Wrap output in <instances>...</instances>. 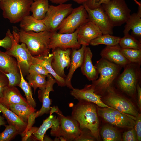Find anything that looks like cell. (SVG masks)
I'll list each match as a JSON object with an SVG mask.
<instances>
[{
  "instance_id": "cell-1",
  "label": "cell",
  "mask_w": 141,
  "mask_h": 141,
  "mask_svg": "<svg viewBox=\"0 0 141 141\" xmlns=\"http://www.w3.org/2000/svg\"><path fill=\"white\" fill-rule=\"evenodd\" d=\"M13 27V34L16 42L24 43L30 53L34 57L48 55L50 53L49 46L51 32L47 30L37 33L25 31Z\"/></svg>"
},
{
  "instance_id": "cell-2",
  "label": "cell",
  "mask_w": 141,
  "mask_h": 141,
  "mask_svg": "<svg viewBox=\"0 0 141 141\" xmlns=\"http://www.w3.org/2000/svg\"><path fill=\"white\" fill-rule=\"evenodd\" d=\"M78 123L81 129H89L97 140L100 138L99 121L96 106L91 102L79 101L72 107L71 116Z\"/></svg>"
},
{
  "instance_id": "cell-3",
  "label": "cell",
  "mask_w": 141,
  "mask_h": 141,
  "mask_svg": "<svg viewBox=\"0 0 141 141\" xmlns=\"http://www.w3.org/2000/svg\"><path fill=\"white\" fill-rule=\"evenodd\" d=\"M95 66L99 77L92 81L91 85L95 93L103 94L116 80L122 67L102 58L96 62Z\"/></svg>"
},
{
  "instance_id": "cell-4",
  "label": "cell",
  "mask_w": 141,
  "mask_h": 141,
  "mask_svg": "<svg viewBox=\"0 0 141 141\" xmlns=\"http://www.w3.org/2000/svg\"><path fill=\"white\" fill-rule=\"evenodd\" d=\"M140 65L131 62L124 68L122 73L116 80L118 88L123 92L131 97L136 94L137 85L141 77Z\"/></svg>"
},
{
  "instance_id": "cell-5",
  "label": "cell",
  "mask_w": 141,
  "mask_h": 141,
  "mask_svg": "<svg viewBox=\"0 0 141 141\" xmlns=\"http://www.w3.org/2000/svg\"><path fill=\"white\" fill-rule=\"evenodd\" d=\"M33 2V0H1L0 8L3 11V17L15 24L30 15L31 6Z\"/></svg>"
},
{
  "instance_id": "cell-6",
  "label": "cell",
  "mask_w": 141,
  "mask_h": 141,
  "mask_svg": "<svg viewBox=\"0 0 141 141\" xmlns=\"http://www.w3.org/2000/svg\"><path fill=\"white\" fill-rule=\"evenodd\" d=\"M103 94L102 101L108 106L136 118L140 114L132 102L118 92L112 86L108 88Z\"/></svg>"
},
{
  "instance_id": "cell-7",
  "label": "cell",
  "mask_w": 141,
  "mask_h": 141,
  "mask_svg": "<svg viewBox=\"0 0 141 141\" xmlns=\"http://www.w3.org/2000/svg\"><path fill=\"white\" fill-rule=\"evenodd\" d=\"M101 5L114 27L126 23L131 15L125 0H110Z\"/></svg>"
},
{
  "instance_id": "cell-8",
  "label": "cell",
  "mask_w": 141,
  "mask_h": 141,
  "mask_svg": "<svg viewBox=\"0 0 141 141\" xmlns=\"http://www.w3.org/2000/svg\"><path fill=\"white\" fill-rule=\"evenodd\" d=\"M73 9L70 4L49 5L45 17L40 20L46 26L47 31L51 33L57 32L60 24Z\"/></svg>"
},
{
  "instance_id": "cell-9",
  "label": "cell",
  "mask_w": 141,
  "mask_h": 141,
  "mask_svg": "<svg viewBox=\"0 0 141 141\" xmlns=\"http://www.w3.org/2000/svg\"><path fill=\"white\" fill-rule=\"evenodd\" d=\"M98 115L106 122L116 126L131 129L134 127L136 118L113 108L96 106Z\"/></svg>"
},
{
  "instance_id": "cell-10",
  "label": "cell",
  "mask_w": 141,
  "mask_h": 141,
  "mask_svg": "<svg viewBox=\"0 0 141 141\" xmlns=\"http://www.w3.org/2000/svg\"><path fill=\"white\" fill-rule=\"evenodd\" d=\"M54 112L57 114L60 122L56 137L61 141H74L81 132L78 123L71 116H64L57 107L54 106Z\"/></svg>"
},
{
  "instance_id": "cell-11",
  "label": "cell",
  "mask_w": 141,
  "mask_h": 141,
  "mask_svg": "<svg viewBox=\"0 0 141 141\" xmlns=\"http://www.w3.org/2000/svg\"><path fill=\"white\" fill-rule=\"evenodd\" d=\"M90 21L87 11L83 5L73 8L62 21L57 30L60 33L74 32L80 26Z\"/></svg>"
},
{
  "instance_id": "cell-12",
  "label": "cell",
  "mask_w": 141,
  "mask_h": 141,
  "mask_svg": "<svg viewBox=\"0 0 141 141\" xmlns=\"http://www.w3.org/2000/svg\"><path fill=\"white\" fill-rule=\"evenodd\" d=\"M11 37L12 40L11 47L6 50L5 52L16 59L23 76L27 75L29 74L30 67L33 64V56L24 43H22L21 44H19L14 39L12 34Z\"/></svg>"
},
{
  "instance_id": "cell-13",
  "label": "cell",
  "mask_w": 141,
  "mask_h": 141,
  "mask_svg": "<svg viewBox=\"0 0 141 141\" xmlns=\"http://www.w3.org/2000/svg\"><path fill=\"white\" fill-rule=\"evenodd\" d=\"M83 5L87 12L90 21L99 28L102 34H113L114 26L101 5L93 9L89 8L85 3Z\"/></svg>"
},
{
  "instance_id": "cell-14",
  "label": "cell",
  "mask_w": 141,
  "mask_h": 141,
  "mask_svg": "<svg viewBox=\"0 0 141 141\" xmlns=\"http://www.w3.org/2000/svg\"><path fill=\"white\" fill-rule=\"evenodd\" d=\"M79 29L77 28L73 33H60L57 32L51 33L49 47V49L59 48L63 50L70 48L78 49L81 47L77 39Z\"/></svg>"
},
{
  "instance_id": "cell-15",
  "label": "cell",
  "mask_w": 141,
  "mask_h": 141,
  "mask_svg": "<svg viewBox=\"0 0 141 141\" xmlns=\"http://www.w3.org/2000/svg\"><path fill=\"white\" fill-rule=\"evenodd\" d=\"M52 57L51 64L55 72L59 77L65 78L64 72L66 67H70L72 49L68 48L63 50L59 48L52 49Z\"/></svg>"
},
{
  "instance_id": "cell-16",
  "label": "cell",
  "mask_w": 141,
  "mask_h": 141,
  "mask_svg": "<svg viewBox=\"0 0 141 141\" xmlns=\"http://www.w3.org/2000/svg\"><path fill=\"white\" fill-rule=\"evenodd\" d=\"M70 94L78 101H86L94 103L101 107L112 108L102 101V96L96 94L91 84L86 85L81 89L73 88L70 91Z\"/></svg>"
},
{
  "instance_id": "cell-17",
  "label": "cell",
  "mask_w": 141,
  "mask_h": 141,
  "mask_svg": "<svg viewBox=\"0 0 141 141\" xmlns=\"http://www.w3.org/2000/svg\"><path fill=\"white\" fill-rule=\"evenodd\" d=\"M102 34L99 28L89 21L79 27L77 39L80 45L86 46L89 45L92 40Z\"/></svg>"
},
{
  "instance_id": "cell-18",
  "label": "cell",
  "mask_w": 141,
  "mask_h": 141,
  "mask_svg": "<svg viewBox=\"0 0 141 141\" xmlns=\"http://www.w3.org/2000/svg\"><path fill=\"white\" fill-rule=\"evenodd\" d=\"M54 113L53 109L51 108L49 116L43 120L41 125L32 133L34 139L44 141V135L47 130L50 128H51V135L56 137L59 127L60 122L58 117L52 115Z\"/></svg>"
},
{
  "instance_id": "cell-19",
  "label": "cell",
  "mask_w": 141,
  "mask_h": 141,
  "mask_svg": "<svg viewBox=\"0 0 141 141\" xmlns=\"http://www.w3.org/2000/svg\"><path fill=\"white\" fill-rule=\"evenodd\" d=\"M47 77V83L45 87L38 91V98L42 102V105L40 110L36 112V118L41 116L45 114L49 113L51 109V100L49 98V94L50 92L54 91L53 86L56 81L50 74Z\"/></svg>"
},
{
  "instance_id": "cell-20",
  "label": "cell",
  "mask_w": 141,
  "mask_h": 141,
  "mask_svg": "<svg viewBox=\"0 0 141 141\" xmlns=\"http://www.w3.org/2000/svg\"><path fill=\"white\" fill-rule=\"evenodd\" d=\"M121 47L118 44L113 46H106L101 51L102 58L124 68L131 62L121 52Z\"/></svg>"
},
{
  "instance_id": "cell-21",
  "label": "cell",
  "mask_w": 141,
  "mask_h": 141,
  "mask_svg": "<svg viewBox=\"0 0 141 141\" xmlns=\"http://www.w3.org/2000/svg\"><path fill=\"white\" fill-rule=\"evenodd\" d=\"M86 46L81 45L78 49L72 50L70 69L68 74L65 78L66 85L72 89L74 88L71 84V80L74 72L78 68L80 67L83 61L84 52Z\"/></svg>"
},
{
  "instance_id": "cell-22",
  "label": "cell",
  "mask_w": 141,
  "mask_h": 141,
  "mask_svg": "<svg viewBox=\"0 0 141 141\" xmlns=\"http://www.w3.org/2000/svg\"><path fill=\"white\" fill-rule=\"evenodd\" d=\"M0 103L6 107L13 104L29 105L26 99L21 95L17 88L9 86L4 89L3 96L0 98Z\"/></svg>"
},
{
  "instance_id": "cell-23",
  "label": "cell",
  "mask_w": 141,
  "mask_h": 141,
  "mask_svg": "<svg viewBox=\"0 0 141 141\" xmlns=\"http://www.w3.org/2000/svg\"><path fill=\"white\" fill-rule=\"evenodd\" d=\"M92 53L90 48L86 47L84 57L81 67L83 74L90 81H93L98 78V72L94 66L92 61Z\"/></svg>"
},
{
  "instance_id": "cell-24",
  "label": "cell",
  "mask_w": 141,
  "mask_h": 141,
  "mask_svg": "<svg viewBox=\"0 0 141 141\" xmlns=\"http://www.w3.org/2000/svg\"><path fill=\"white\" fill-rule=\"evenodd\" d=\"M126 23L123 31L124 35L129 33L131 30V35L141 40V13L137 12L131 15Z\"/></svg>"
},
{
  "instance_id": "cell-25",
  "label": "cell",
  "mask_w": 141,
  "mask_h": 141,
  "mask_svg": "<svg viewBox=\"0 0 141 141\" xmlns=\"http://www.w3.org/2000/svg\"><path fill=\"white\" fill-rule=\"evenodd\" d=\"M0 111L5 117L9 124L15 126L22 136L26 128L27 123L23 121L15 114L0 103Z\"/></svg>"
},
{
  "instance_id": "cell-26",
  "label": "cell",
  "mask_w": 141,
  "mask_h": 141,
  "mask_svg": "<svg viewBox=\"0 0 141 141\" xmlns=\"http://www.w3.org/2000/svg\"><path fill=\"white\" fill-rule=\"evenodd\" d=\"M52 53H50L47 56L38 57H32L33 63H38L44 66L55 79L58 86L64 87L66 86L65 78L58 76L53 69L51 63L52 57Z\"/></svg>"
},
{
  "instance_id": "cell-27",
  "label": "cell",
  "mask_w": 141,
  "mask_h": 141,
  "mask_svg": "<svg viewBox=\"0 0 141 141\" xmlns=\"http://www.w3.org/2000/svg\"><path fill=\"white\" fill-rule=\"evenodd\" d=\"M20 22V29L25 31H32L38 33L46 30L45 25L32 15L26 16Z\"/></svg>"
},
{
  "instance_id": "cell-28",
  "label": "cell",
  "mask_w": 141,
  "mask_h": 141,
  "mask_svg": "<svg viewBox=\"0 0 141 141\" xmlns=\"http://www.w3.org/2000/svg\"><path fill=\"white\" fill-rule=\"evenodd\" d=\"M19 69L17 61L5 52L0 51V70L6 74Z\"/></svg>"
},
{
  "instance_id": "cell-29",
  "label": "cell",
  "mask_w": 141,
  "mask_h": 141,
  "mask_svg": "<svg viewBox=\"0 0 141 141\" xmlns=\"http://www.w3.org/2000/svg\"><path fill=\"white\" fill-rule=\"evenodd\" d=\"M6 108L15 114L23 121L27 123L31 115L36 110L29 105L21 104H11L8 105Z\"/></svg>"
},
{
  "instance_id": "cell-30",
  "label": "cell",
  "mask_w": 141,
  "mask_h": 141,
  "mask_svg": "<svg viewBox=\"0 0 141 141\" xmlns=\"http://www.w3.org/2000/svg\"><path fill=\"white\" fill-rule=\"evenodd\" d=\"M49 5L48 0H36L31 6L32 15L37 20L43 19L48 10Z\"/></svg>"
},
{
  "instance_id": "cell-31",
  "label": "cell",
  "mask_w": 141,
  "mask_h": 141,
  "mask_svg": "<svg viewBox=\"0 0 141 141\" xmlns=\"http://www.w3.org/2000/svg\"><path fill=\"white\" fill-rule=\"evenodd\" d=\"M46 77V76L34 72H29L27 75L26 79L30 85L34 89V93L38 88L41 90L45 88L47 83Z\"/></svg>"
},
{
  "instance_id": "cell-32",
  "label": "cell",
  "mask_w": 141,
  "mask_h": 141,
  "mask_svg": "<svg viewBox=\"0 0 141 141\" xmlns=\"http://www.w3.org/2000/svg\"><path fill=\"white\" fill-rule=\"evenodd\" d=\"M121 38L110 34H102L92 40L90 44L95 46L104 44L107 46H113L118 44Z\"/></svg>"
},
{
  "instance_id": "cell-33",
  "label": "cell",
  "mask_w": 141,
  "mask_h": 141,
  "mask_svg": "<svg viewBox=\"0 0 141 141\" xmlns=\"http://www.w3.org/2000/svg\"><path fill=\"white\" fill-rule=\"evenodd\" d=\"M100 134L104 141H117L121 140V137L119 132L109 125L104 126L101 130Z\"/></svg>"
},
{
  "instance_id": "cell-34",
  "label": "cell",
  "mask_w": 141,
  "mask_h": 141,
  "mask_svg": "<svg viewBox=\"0 0 141 141\" xmlns=\"http://www.w3.org/2000/svg\"><path fill=\"white\" fill-rule=\"evenodd\" d=\"M21 76L20 82L18 86L21 88L23 91L26 97V100L29 105L34 108L36 106V103L33 98L32 93L31 86L25 79L19 65L18 63Z\"/></svg>"
},
{
  "instance_id": "cell-35",
  "label": "cell",
  "mask_w": 141,
  "mask_h": 141,
  "mask_svg": "<svg viewBox=\"0 0 141 141\" xmlns=\"http://www.w3.org/2000/svg\"><path fill=\"white\" fill-rule=\"evenodd\" d=\"M119 44L121 48L141 49V40L136 39L129 33L121 38Z\"/></svg>"
},
{
  "instance_id": "cell-36",
  "label": "cell",
  "mask_w": 141,
  "mask_h": 141,
  "mask_svg": "<svg viewBox=\"0 0 141 141\" xmlns=\"http://www.w3.org/2000/svg\"><path fill=\"white\" fill-rule=\"evenodd\" d=\"M121 52L131 62L141 65V49L121 48Z\"/></svg>"
},
{
  "instance_id": "cell-37",
  "label": "cell",
  "mask_w": 141,
  "mask_h": 141,
  "mask_svg": "<svg viewBox=\"0 0 141 141\" xmlns=\"http://www.w3.org/2000/svg\"><path fill=\"white\" fill-rule=\"evenodd\" d=\"M5 128L0 133V141H9L16 135L20 134V132L14 126L9 125L5 126Z\"/></svg>"
},
{
  "instance_id": "cell-38",
  "label": "cell",
  "mask_w": 141,
  "mask_h": 141,
  "mask_svg": "<svg viewBox=\"0 0 141 141\" xmlns=\"http://www.w3.org/2000/svg\"><path fill=\"white\" fill-rule=\"evenodd\" d=\"M5 74L7 76L8 79V86L10 87H16L18 86L21 80L19 68L18 69L14 70Z\"/></svg>"
},
{
  "instance_id": "cell-39",
  "label": "cell",
  "mask_w": 141,
  "mask_h": 141,
  "mask_svg": "<svg viewBox=\"0 0 141 141\" xmlns=\"http://www.w3.org/2000/svg\"><path fill=\"white\" fill-rule=\"evenodd\" d=\"M81 130L80 134L74 141H93L97 140L89 129L85 128Z\"/></svg>"
},
{
  "instance_id": "cell-40",
  "label": "cell",
  "mask_w": 141,
  "mask_h": 141,
  "mask_svg": "<svg viewBox=\"0 0 141 141\" xmlns=\"http://www.w3.org/2000/svg\"><path fill=\"white\" fill-rule=\"evenodd\" d=\"M30 72H35L47 77L49 74L44 66L38 63H33L30 66L28 70L29 73Z\"/></svg>"
},
{
  "instance_id": "cell-41",
  "label": "cell",
  "mask_w": 141,
  "mask_h": 141,
  "mask_svg": "<svg viewBox=\"0 0 141 141\" xmlns=\"http://www.w3.org/2000/svg\"><path fill=\"white\" fill-rule=\"evenodd\" d=\"M110 0H89L86 4L87 7L91 9L95 8L101 5L102 4L107 2ZM138 6L141 4L136 0H133Z\"/></svg>"
},
{
  "instance_id": "cell-42",
  "label": "cell",
  "mask_w": 141,
  "mask_h": 141,
  "mask_svg": "<svg viewBox=\"0 0 141 141\" xmlns=\"http://www.w3.org/2000/svg\"><path fill=\"white\" fill-rule=\"evenodd\" d=\"M11 33L10 29L7 32L5 37L2 40H0V47H2L6 49H10L12 45V40L11 37Z\"/></svg>"
},
{
  "instance_id": "cell-43",
  "label": "cell",
  "mask_w": 141,
  "mask_h": 141,
  "mask_svg": "<svg viewBox=\"0 0 141 141\" xmlns=\"http://www.w3.org/2000/svg\"><path fill=\"white\" fill-rule=\"evenodd\" d=\"M122 139L124 141H136L137 138L134 128L125 132L123 134Z\"/></svg>"
},
{
  "instance_id": "cell-44",
  "label": "cell",
  "mask_w": 141,
  "mask_h": 141,
  "mask_svg": "<svg viewBox=\"0 0 141 141\" xmlns=\"http://www.w3.org/2000/svg\"><path fill=\"white\" fill-rule=\"evenodd\" d=\"M9 80L7 76L0 70V98L3 95L4 89L8 86Z\"/></svg>"
},
{
  "instance_id": "cell-45",
  "label": "cell",
  "mask_w": 141,
  "mask_h": 141,
  "mask_svg": "<svg viewBox=\"0 0 141 141\" xmlns=\"http://www.w3.org/2000/svg\"><path fill=\"white\" fill-rule=\"evenodd\" d=\"M135 130L138 141L141 140V115L140 114L136 118L134 127Z\"/></svg>"
},
{
  "instance_id": "cell-46",
  "label": "cell",
  "mask_w": 141,
  "mask_h": 141,
  "mask_svg": "<svg viewBox=\"0 0 141 141\" xmlns=\"http://www.w3.org/2000/svg\"><path fill=\"white\" fill-rule=\"evenodd\" d=\"M136 90L138 97V105L139 109H141V88L139 83L137 84Z\"/></svg>"
},
{
  "instance_id": "cell-47",
  "label": "cell",
  "mask_w": 141,
  "mask_h": 141,
  "mask_svg": "<svg viewBox=\"0 0 141 141\" xmlns=\"http://www.w3.org/2000/svg\"><path fill=\"white\" fill-rule=\"evenodd\" d=\"M51 3L56 4H64L69 0H49Z\"/></svg>"
},
{
  "instance_id": "cell-48",
  "label": "cell",
  "mask_w": 141,
  "mask_h": 141,
  "mask_svg": "<svg viewBox=\"0 0 141 141\" xmlns=\"http://www.w3.org/2000/svg\"><path fill=\"white\" fill-rule=\"evenodd\" d=\"M6 122L4 120L3 117L0 115V126H5L6 125Z\"/></svg>"
},
{
  "instance_id": "cell-49",
  "label": "cell",
  "mask_w": 141,
  "mask_h": 141,
  "mask_svg": "<svg viewBox=\"0 0 141 141\" xmlns=\"http://www.w3.org/2000/svg\"><path fill=\"white\" fill-rule=\"evenodd\" d=\"M79 4H83L89 0H72Z\"/></svg>"
},
{
  "instance_id": "cell-50",
  "label": "cell",
  "mask_w": 141,
  "mask_h": 141,
  "mask_svg": "<svg viewBox=\"0 0 141 141\" xmlns=\"http://www.w3.org/2000/svg\"><path fill=\"white\" fill-rule=\"evenodd\" d=\"M34 1H35L36 0H33Z\"/></svg>"
},
{
  "instance_id": "cell-51",
  "label": "cell",
  "mask_w": 141,
  "mask_h": 141,
  "mask_svg": "<svg viewBox=\"0 0 141 141\" xmlns=\"http://www.w3.org/2000/svg\"><path fill=\"white\" fill-rule=\"evenodd\" d=\"M1 0H0V1H1Z\"/></svg>"
}]
</instances>
